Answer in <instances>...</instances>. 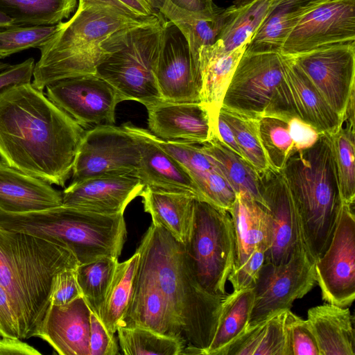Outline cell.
I'll return each mask as SVG.
<instances>
[{
  "mask_svg": "<svg viewBox=\"0 0 355 355\" xmlns=\"http://www.w3.org/2000/svg\"><path fill=\"white\" fill-rule=\"evenodd\" d=\"M85 132L31 83L0 94V158L26 174L64 187Z\"/></svg>",
  "mask_w": 355,
  "mask_h": 355,
  "instance_id": "obj_1",
  "label": "cell"
},
{
  "mask_svg": "<svg viewBox=\"0 0 355 355\" xmlns=\"http://www.w3.org/2000/svg\"><path fill=\"white\" fill-rule=\"evenodd\" d=\"M137 251L139 266L151 277L176 316L187 347L183 354H202L214 336L225 296L214 295L199 284L184 245L151 223Z\"/></svg>",
  "mask_w": 355,
  "mask_h": 355,
  "instance_id": "obj_2",
  "label": "cell"
},
{
  "mask_svg": "<svg viewBox=\"0 0 355 355\" xmlns=\"http://www.w3.org/2000/svg\"><path fill=\"white\" fill-rule=\"evenodd\" d=\"M161 17L139 18L105 3L78 0L75 14L40 49L32 85L43 92L49 84L64 78L95 74L125 30L146 24Z\"/></svg>",
  "mask_w": 355,
  "mask_h": 355,
  "instance_id": "obj_3",
  "label": "cell"
},
{
  "mask_svg": "<svg viewBox=\"0 0 355 355\" xmlns=\"http://www.w3.org/2000/svg\"><path fill=\"white\" fill-rule=\"evenodd\" d=\"M78 265L64 245L0 227V284L8 297L19 338L37 337L51 305L55 275Z\"/></svg>",
  "mask_w": 355,
  "mask_h": 355,
  "instance_id": "obj_4",
  "label": "cell"
},
{
  "mask_svg": "<svg viewBox=\"0 0 355 355\" xmlns=\"http://www.w3.org/2000/svg\"><path fill=\"white\" fill-rule=\"evenodd\" d=\"M282 172L295 205L304 248L315 261L330 243L343 202L329 135L320 133L314 145L292 153Z\"/></svg>",
  "mask_w": 355,
  "mask_h": 355,
  "instance_id": "obj_5",
  "label": "cell"
},
{
  "mask_svg": "<svg viewBox=\"0 0 355 355\" xmlns=\"http://www.w3.org/2000/svg\"><path fill=\"white\" fill-rule=\"evenodd\" d=\"M0 227L64 245L79 264L103 256L119 258L127 234L123 214L105 215L62 205L25 213L0 210Z\"/></svg>",
  "mask_w": 355,
  "mask_h": 355,
  "instance_id": "obj_6",
  "label": "cell"
},
{
  "mask_svg": "<svg viewBox=\"0 0 355 355\" xmlns=\"http://www.w3.org/2000/svg\"><path fill=\"white\" fill-rule=\"evenodd\" d=\"M166 18L123 31L95 74L110 83L125 101L144 106L162 99L154 76Z\"/></svg>",
  "mask_w": 355,
  "mask_h": 355,
  "instance_id": "obj_7",
  "label": "cell"
},
{
  "mask_svg": "<svg viewBox=\"0 0 355 355\" xmlns=\"http://www.w3.org/2000/svg\"><path fill=\"white\" fill-rule=\"evenodd\" d=\"M184 247L200 286L211 295H227L225 284L236 254L234 230L229 212L196 198L191 230Z\"/></svg>",
  "mask_w": 355,
  "mask_h": 355,
  "instance_id": "obj_8",
  "label": "cell"
},
{
  "mask_svg": "<svg viewBox=\"0 0 355 355\" xmlns=\"http://www.w3.org/2000/svg\"><path fill=\"white\" fill-rule=\"evenodd\" d=\"M317 284L315 261L302 244L284 263L266 262L254 286V302L248 327L283 311L305 296Z\"/></svg>",
  "mask_w": 355,
  "mask_h": 355,
  "instance_id": "obj_9",
  "label": "cell"
},
{
  "mask_svg": "<svg viewBox=\"0 0 355 355\" xmlns=\"http://www.w3.org/2000/svg\"><path fill=\"white\" fill-rule=\"evenodd\" d=\"M139 164L137 139L123 125H94L84 133L73 163L71 182L101 175L137 176Z\"/></svg>",
  "mask_w": 355,
  "mask_h": 355,
  "instance_id": "obj_10",
  "label": "cell"
},
{
  "mask_svg": "<svg viewBox=\"0 0 355 355\" xmlns=\"http://www.w3.org/2000/svg\"><path fill=\"white\" fill-rule=\"evenodd\" d=\"M317 284L327 303L348 307L355 300L354 205L342 202L330 243L315 261Z\"/></svg>",
  "mask_w": 355,
  "mask_h": 355,
  "instance_id": "obj_11",
  "label": "cell"
},
{
  "mask_svg": "<svg viewBox=\"0 0 355 355\" xmlns=\"http://www.w3.org/2000/svg\"><path fill=\"white\" fill-rule=\"evenodd\" d=\"M283 79L279 52H244L226 90L222 107L253 117L261 116Z\"/></svg>",
  "mask_w": 355,
  "mask_h": 355,
  "instance_id": "obj_12",
  "label": "cell"
},
{
  "mask_svg": "<svg viewBox=\"0 0 355 355\" xmlns=\"http://www.w3.org/2000/svg\"><path fill=\"white\" fill-rule=\"evenodd\" d=\"M47 97L83 128L115 123L116 105L125 98L107 81L89 74L48 85Z\"/></svg>",
  "mask_w": 355,
  "mask_h": 355,
  "instance_id": "obj_13",
  "label": "cell"
},
{
  "mask_svg": "<svg viewBox=\"0 0 355 355\" xmlns=\"http://www.w3.org/2000/svg\"><path fill=\"white\" fill-rule=\"evenodd\" d=\"M355 41V0H329L305 14L279 53L295 56L320 47Z\"/></svg>",
  "mask_w": 355,
  "mask_h": 355,
  "instance_id": "obj_14",
  "label": "cell"
},
{
  "mask_svg": "<svg viewBox=\"0 0 355 355\" xmlns=\"http://www.w3.org/2000/svg\"><path fill=\"white\" fill-rule=\"evenodd\" d=\"M291 57L342 117L355 88V41L324 46Z\"/></svg>",
  "mask_w": 355,
  "mask_h": 355,
  "instance_id": "obj_15",
  "label": "cell"
},
{
  "mask_svg": "<svg viewBox=\"0 0 355 355\" xmlns=\"http://www.w3.org/2000/svg\"><path fill=\"white\" fill-rule=\"evenodd\" d=\"M154 76L162 100L200 102L202 77L200 64L193 59L181 31L166 19Z\"/></svg>",
  "mask_w": 355,
  "mask_h": 355,
  "instance_id": "obj_16",
  "label": "cell"
},
{
  "mask_svg": "<svg viewBox=\"0 0 355 355\" xmlns=\"http://www.w3.org/2000/svg\"><path fill=\"white\" fill-rule=\"evenodd\" d=\"M258 173L261 205L272 227V241L266 253V262L282 263L298 245H303L297 210L282 171L268 167Z\"/></svg>",
  "mask_w": 355,
  "mask_h": 355,
  "instance_id": "obj_17",
  "label": "cell"
},
{
  "mask_svg": "<svg viewBox=\"0 0 355 355\" xmlns=\"http://www.w3.org/2000/svg\"><path fill=\"white\" fill-rule=\"evenodd\" d=\"M145 185L134 175H101L71 182L62 192V205L105 215L123 214Z\"/></svg>",
  "mask_w": 355,
  "mask_h": 355,
  "instance_id": "obj_18",
  "label": "cell"
},
{
  "mask_svg": "<svg viewBox=\"0 0 355 355\" xmlns=\"http://www.w3.org/2000/svg\"><path fill=\"white\" fill-rule=\"evenodd\" d=\"M145 107L149 132L160 139L204 144L216 137V126L201 102L160 99Z\"/></svg>",
  "mask_w": 355,
  "mask_h": 355,
  "instance_id": "obj_19",
  "label": "cell"
},
{
  "mask_svg": "<svg viewBox=\"0 0 355 355\" xmlns=\"http://www.w3.org/2000/svg\"><path fill=\"white\" fill-rule=\"evenodd\" d=\"M91 309L83 296L64 305L51 304L37 337L61 355H89Z\"/></svg>",
  "mask_w": 355,
  "mask_h": 355,
  "instance_id": "obj_20",
  "label": "cell"
},
{
  "mask_svg": "<svg viewBox=\"0 0 355 355\" xmlns=\"http://www.w3.org/2000/svg\"><path fill=\"white\" fill-rule=\"evenodd\" d=\"M133 326L148 328L186 343L182 327L168 303L151 277L139 264L132 295L118 327Z\"/></svg>",
  "mask_w": 355,
  "mask_h": 355,
  "instance_id": "obj_21",
  "label": "cell"
},
{
  "mask_svg": "<svg viewBox=\"0 0 355 355\" xmlns=\"http://www.w3.org/2000/svg\"><path fill=\"white\" fill-rule=\"evenodd\" d=\"M123 125L137 139L140 164L137 176L145 187L189 192L198 198L197 189L189 173L176 159L158 144L155 135L130 123Z\"/></svg>",
  "mask_w": 355,
  "mask_h": 355,
  "instance_id": "obj_22",
  "label": "cell"
},
{
  "mask_svg": "<svg viewBox=\"0 0 355 355\" xmlns=\"http://www.w3.org/2000/svg\"><path fill=\"white\" fill-rule=\"evenodd\" d=\"M62 205V193L43 180L12 168L0 158V210L25 213Z\"/></svg>",
  "mask_w": 355,
  "mask_h": 355,
  "instance_id": "obj_23",
  "label": "cell"
},
{
  "mask_svg": "<svg viewBox=\"0 0 355 355\" xmlns=\"http://www.w3.org/2000/svg\"><path fill=\"white\" fill-rule=\"evenodd\" d=\"M282 55L283 77L295 115L320 133L336 132L341 124V116L330 107L293 58Z\"/></svg>",
  "mask_w": 355,
  "mask_h": 355,
  "instance_id": "obj_24",
  "label": "cell"
},
{
  "mask_svg": "<svg viewBox=\"0 0 355 355\" xmlns=\"http://www.w3.org/2000/svg\"><path fill=\"white\" fill-rule=\"evenodd\" d=\"M247 45L243 44L225 53L221 41L218 40L214 44L199 49L202 77L200 102L208 110L216 126L226 90Z\"/></svg>",
  "mask_w": 355,
  "mask_h": 355,
  "instance_id": "obj_25",
  "label": "cell"
},
{
  "mask_svg": "<svg viewBox=\"0 0 355 355\" xmlns=\"http://www.w3.org/2000/svg\"><path fill=\"white\" fill-rule=\"evenodd\" d=\"M234 230L236 254L234 268L241 265L257 246L270 248L272 227L265 207L246 193H236L228 211Z\"/></svg>",
  "mask_w": 355,
  "mask_h": 355,
  "instance_id": "obj_26",
  "label": "cell"
},
{
  "mask_svg": "<svg viewBox=\"0 0 355 355\" xmlns=\"http://www.w3.org/2000/svg\"><path fill=\"white\" fill-rule=\"evenodd\" d=\"M239 10L232 5L222 8L214 15H205L180 8L170 0H161L157 7V11L181 31L193 59L198 64L200 47L214 44Z\"/></svg>",
  "mask_w": 355,
  "mask_h": 355,
  "instance_id": "obj_27",
  "label": "cell"
},
{
  "mask_svg": "<svg viewBox=\"0 0 355 355\" xmlns=\"http://www.w3.org/2000/svg\"><path fill=\"white\" fill-rule=\"evenodd\" d=\"M140 196L152 223L159 225L181 243L189 241L196 196L189 192L166 191L145 187Z\"/></svg>",
  "mask_w": 355,
  "mask_h": 355,
  "instance_id": "obj_28",
  "label": "cell"
},
{
  "mask_svg": "<svg viewBox=\"0 0 355 355\" xmlns=\"http://www.w3.org/2000/svg\"><path fill=\"white\" fill-rule=\"evenodd\" d=\"M320 355H355L354 319L348 307L326 303L307 312Z\"/></svg>",
  "mask_w": 355,
  "mask_h": 355,
  "instance_id": "obj_29",
  "label": "cell"
},
{
  "mask_svg": "<svg viewBox=\"0 0 355 355\" xmlns=\"http://www.w3.org/2000/svg\"><path fill=\"white\" fill-rule=\"evenodd\" d=\"M329 0H273L245 52H279L292 28L301 18Z\"/></svg>",
  "mask_w": 355,
  "mask_h": 355,
  "instance_id": "obj_30",
  "label": "cell"
},
{
  "mask_svg": "<svg viewBox=\"0 0 355 355\" xmlns=\"http://www.w3.org/2000/svg\"><path fill=\"white\" fill-rule=\"evenodd\" d=\"M253 288L227 293L223 302L213 339L202 355H223L245 331L254 302Z\"/></svg>",
  "mask_w": 355,
  "mask_h": 355,
  "instance_id": "obj_31",
  "label": "cell"
},
{
  "mask_svg": "<svg viewBox=\"0 0 355 355\" xmlns=\"http://www.w3.org/2000/svg\"><path fill=\"white\" fill-rule=\"evenodd\" d=\"M201 148L236 193H246L263 204L259 189V173L251 164L216 137L201 144Z\"/></svg>",
  "mask_w": 355,
  "mask_h": 355,
  "instance_id": "obj_32",
  "label": "cell"
},
{
  "mask_svg": "<svg viewBox=\"0 0 355 355\" xmlns=\"http://www.w3.org/2000/svg\"><path fill=\"white\" fill-rule=\"evenodd\" d=\"M286 311L248 327L223 355H285L284 320Z\"/></svg>",
  "mask_w": 355,
  "mask_h": 355,
  "instance_id": "obj_33",
  "label": "cell"
},
{
  "mask_svg": "<svg viewBox=\"0 0 355 355\" xmlns=\"http://www.w3.org/2000/svg\"><path fill=\"white\" fill-rule=\"evenodd\" d=\"M77 0H0V12L15 26H51L69 18Z\"/></svg>",
  "mask_w": 355,
  "mask_h": 355,
  "instance_id": "obj_34",
  "label": "cell"
},
{
  "mask_svg": "<svg viewBox=\"0 0 355 355\" xmlns=\"http://www.w3.org/2000/svg\"><path fill=\"white\" fill-rule=\"evenodd\" d=\"M139 261V253L136 251L130 259L117 263L99 316V320L112 334L116 332L128 307Z\"/></svg>",
  "mask_w": 355,
  "mask_h": 355,
  "instance_id": "obj_35",
  "label": "cell"
},
{
  "mask_svg": "<svg viewBox=\"0 0 355 355\" xmlns=\"http://www.w3.org/2000/svg\"><path fill=\"white\" fill-rule=\"evenodd\" d=\"M118 262V258L103 256L76 268L82 295L98 318Z\"/></svg>",
  "mask_w": 355,
  "mask_h": 355,
  "instance_id": "obj_36",
  "label": "cell"
},
{
  "mask_svg": "<svg viewBox=\"0 0 355 355\" xmlns=\"http://www.w3.org/2000/svg\"><path fill=\"white\" fill-rule=\"evenodd\" d=\"M116 332L125 355H180L187 347L182 340L142 327H119Z\"/></svg>",
  "mask_w": 355,
  "mask_h": 355,
  "instance_id": "obj_37",
  "label": "cell"
},
{
  "mask_svg": "<svg viewBox=\"0 0 355 355\" xmlns=\"http://www.w3.org/2000/svg\"><path fill=\"white\" fill-rule=\"evenodd\" d=\"M257 126L269 167L282 171L288 158L294 152L288 120L263 115L257 118Z\"/></svg>",
  "mask_w": 355,
  "mask_h": 355,
  "instance_id": "obj_38",
  "label": "cell"
},
{
  "mask_svg": "<svg viewBox=\"0 0 355 355\" xmlns=\"http://www.w3.org/2000/svg\"><path fill=\"white\" fill-rule=\"evenodd\" d=\"M219 114L232 129L243 158L258 172L268 168L269 165L258 132V117L234 112L224 107H221Z\"/></svg>",
  "mask_w": 355,
  "mask_h": 355,
  "instance_id": "obj_39",
  "label": "cell"
},
{
  "mask_svg": "<svg viewBox=\"0 0 355 355\" xmlns=\"http://www.w3.org/2000/svg\"><path fill=\"white\" fill-rule=\"evenodd\" d=\"M329 135L342 202L354 205L355 133L349 132L340 125L336 132Z\"/></svg>",
  "mask_w": 355,
  "mask_h": 355,
  "instance_id": "obj_40",
  "label": "cell"
},
{
  "mask_svg": "<svg viewBox=\"0 0 355 355\" xmlns=\"http://www.w3.org/2000/svg\"><path fill=\"white\" fill-rule=\"evenodd\" d=\"M272 1L254 0L240 8L239 13L224 28L218 38L221 41L225 53L249 43L263 21Z\"/></svg>",
  "mask_w": 355,
  "mask_h": 355,
  "instance_id": "obj_41",
  "label": "cell"
},
{
  "mask_svg": "<svg viewBox=\"0 0 355 355\" xmlns=\"http://www.w3.org/2000/svg\"><path fill=\"white\" fill-rule=\"evenodd\" d=\"M58 29L51 26H15L0 31V58L30 49H40Z\"/></svg>",
  "mask_w": 355,
  "mask_h": 355,
  "instance_id": "obj_42",
  "label": "cell"
},
{
  "mask_svg": "<svg viewBox=\"0 0 355 355\" xmlns=\"http://www.w3.org/2000/svg\"><path fill=\"white\" fill-rule=\"evenodd\" d=\"M285 355H320L316 338L308 320L288 309L284 320Z\"/></svg>",
  "mask_w": 355,
  "mask_h": 355,
  "instance_id": "obj_43",
  "label": "cell"
},
{
  "mask_svg": "<svg viewBox=\"0 0 355 355\" xmlns=\"http://www.w3.org/2000/svg\"><path fill=\"white\" fill-rule=\"evenodd\" d=\"M193 182L198 191L197 198L219 209L230 211L236 193L216 165L213 169L194 180Z\"/></svg>",
  "mask_w": 355,
  "mask_h": 355,
  "instance_id": "obj_44",
  "label": "cell"
},
{
  "mask_svg": "<svg viewBox=\"0 0 355 355\" xmlns=\"http://www.w3.org/2000/svg\"><path fill=\"white\" fill-rule=\"evenodd\" d=\"M267 249L263 246H257L238 267L232 268L227 281L233 287V291H239L253 288L259 277V272L266 261Z\"/></svg>",
  "mask_w": 355,
  "mask_h": 355,
  "instance_id": "obj_45",
  "label": "cell"
},
{
  "mask_svg": "<svg viewBox=\"0 0 355 355\" xmlns=\"http://www.w3.org/2000/svg\"><path fill=\"white\" fill-rule=\"evenodd\" d=\"M77 267L66 268L55 275L50 297L51 304L64 305L83 296L77 280Z\"/></svg>",
  "mask_w": 355,
  "mask_h": 355,
  "instance_id": "obj_46",
  "label": "cell"
},
{
  "mask_svg": "<svg viewBox=\"0 0 355 355\" xmlns=\"http://www.w3.org/2000/svg\"><path fill=\"white\" fill-rule=\"evenodd\" d=\"M89 355H117L119 347L114 334H110L92 311L89 339Z\"/></svg>",
  "mask_w": 355,
  "mask_h": 355,
  "instance_id": "obj_47",
  "label": "cell"
},
{
  "mask_svg": "<svg viewBox=\"0 0 355 355\" xmlns=\"http://www.w3.org/2000/svg\"><path fill=\"white\" fill-rule=\"evenodd\" d=\"M288 123L294 152L310 148L320 137V133L314 127L296 116L291 117Z\"/></svg>",
  "mask_w": 355,
  "mask_h": 355,
  "instance_id": "obj_48",
  "label": "cell"
},
{
  "mask_svg": "<svg viewBox=\"0 0 355 355\" xmlns=\"http://www.w3.org/2000/svg\"><path fill=\"white\" fill-rule=\"evenodd\" d=\"M35 64L34 59L30 58L0 71V94L14 85L31 83Z\"/></svg>",
  "mask_w": 355,
  "mask_h": 355,
  "instance_id": "obj_49",
  "label": "cell"
},
{
  "mask_svg": "<svg viewBox=\"0 0 355 355\" xmlns=\"http://www.w3.org/2000/svg\"><path fill=\"white\" fill-rule=\"evenodd\" d=\"M110 4L135 17L148 18L157 16L159 12L146 0H85Z\"/></svg>",
  "mask_w": 355,
  "mask_h": 355,
  "instance_id": "obj_50",
  "label": "cell"
},
{
  "mask_svg": "<svg viewBox=\"0 0 355 355\" xmlns=\"http://www.w3.org/2000/svg\"><path fill=\"white\" fill-rule=\"evenodd\" d=\"M0 331L3 336L19 338L16 320L7 293L0 284Z\"/></svg>",
  "mask_w": 355,
  "mask_h": 355,
  "instance_id": "obj_51",
  "label": "cell"
},
{
  "mask_svg": "<svg viewBox=\"0 0 355 355\" xmlns=\"http://www.w3.org/2000/svg\"><path fill=\"white\" fill-rule=\"evenodd\" d=\"M40 354V352L20 338L0 336V355Z\"/></svg>",
  "mask_w": 355,
  "mask_h": 355,
  "instance_id": "obj_52",
  "label": "cell"
},
{
  "mask_svg": "<svg viewBox=\"0 0 355 355\" xmlns=\"http://www.w3.org/2000/svg\"><path fill=\"white\" fill-rule=\"evenodd\" d=\"M175 6L192 11L205 15H214L222 8L218 7L213 0H170Z\"/></svg>",
  "mask_w": 355,
  "mask_h": 355,
  "instance_id": "obj_53",
  "label": "cell"
},
{
  "mask_svg": "<svg viewBox=\"0 0 355 355\" xmlns=\"http://www.w3.org/2000/svg\"><path fill=\"white\" fill-rule=\"evenodd\" d=\"M222 143L228 146L231 150L237 153L241 157L243 155L236 144L234 133L225 120L218 114L216 123V135Z\"/></svg>",
  "mask_w": 355,
  "mask_h": 355,
  "instance_id": "obj_54",
  "label": "cell"
},
{
  "mask_svg": "<svg viewBox=\"0 0 355 355\" xmlns=\"http://www.w3.org/2000/svg\"><path fill=\"white\" fill-rule=\"evenodd\" d=\"M15 27L14 20L10 17L0 12V31Z\"/></svg>",
  "mask_w": 355,
  "mask_h": 355,
  "instance_id": "obj_55",
  "label": "cell"
},
{
  "mask_svg": "<svg viewBox=\"0 0 355 355\" xmlns=\"http://www.w3.org/2000/svg\"><path fill=\"white\" fill-rule=\"evenodd\" d=\"M254 1V0H234L233 6L237 8H241L253 2Z\"/></svg>",
  "mask_w": 355,
  "mask_h": 355,
  "instance_id": "obj_56",
  "label": "cell"
},
{
  "mask_svg": "<svg viewBox=\"0 0 355 355\" xmlns=\"http://www.w3.org/2000/svg\"><path fill=\"white\" fill-rule=\"evenodd\" d=\"M146 1L150 3V5L153 8H155V10H157V7H158L161 0H146Z\"/></svg>",
  "mask_w": 355,
  "mask_h": 355,
  "instance_id": "obj_57",
  "label": "cell"
},
{
  "mask_svg": "<svg viewBox=\"0 0 355 355\" xmlns=\"http://www.w3.org/2000/svg\"><path fill=\"white\" fill-rule=\"evenodd\" d=\"M10 66V65L9 64H8V63H4V62H0V71L7 69Z\"/></svg>",
  "mask_w": 355,
  "mask_h": 355,
  "instance_id": "obj_58",
  "label": "cell"
},
{
  "mask_svg": "<svg viewBox=\"0 0 355 355\" xmlns=\"http://www.w3.org/2000/svg\"><path fill=\"white\" fill-rule=\"evenodd\" d=\"M0 336H2L1 333L0 332Z\"/></svg>",
  "mask_w": 355,
  "mask_h": 355,
  "instance_id": "obj_59",
  "label": "cell"
},
{
  "mask_svg": "<svg viewBox=\"0 0 355 355\" xmlns=\"http://www.w3.org/2000/svg\"><path fill=\"white\" fill-rule=\"evenodd\" d=\"M1 332V331H0Z\"/></svg>",
  "mask_w": 355,
  "mask_h": 355,
  "instance_id": "obj_60",
  "label": "cell"
}]
</instances>
